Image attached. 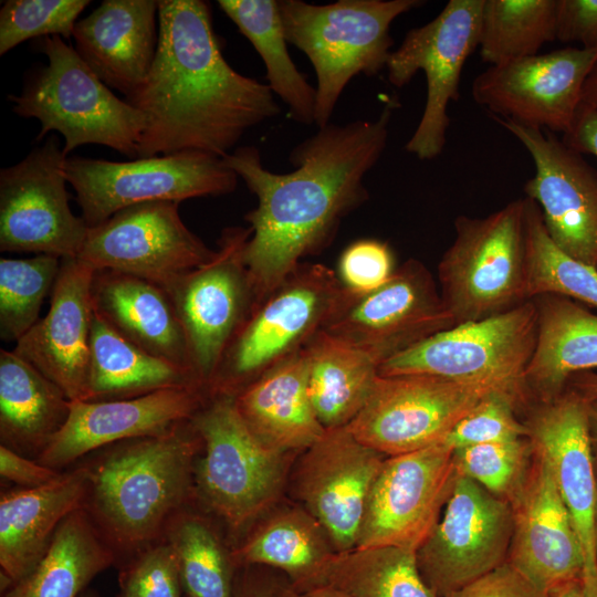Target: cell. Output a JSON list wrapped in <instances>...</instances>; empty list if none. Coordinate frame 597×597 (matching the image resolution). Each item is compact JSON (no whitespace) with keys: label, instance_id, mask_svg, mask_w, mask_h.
Returning a JSON list of instances; mask_svg holds the SVG:
<instances>
[{"label":"cell","instance_id":"1","mask_svg":"<svg viewBox=\"0 0 597 597\" xmlns=\"http://www.w3.org/2000/svg\"><path fill=\"white\" fill-rule=\"evenodd\" d=\"M397 102L374 119L328 123L298 143L287 174L268 170L254 146L222 159L258 198L244 219L252 229L245 262L256 305L280 286L306 255L325 248L342 219L368 199L366 174L386 149Z\"/></svg>","mask_w":597,"mask_h":597},{"label":"cell","instance_id":"2","mask_svg":"<svg viewBox=\"0 0 597 597\" xmlns=\"http://www.w3.org/2000/svg\"><path fill=\"white\" fill-rule=\"evenodd\" d=\"M153 66L126 101L145 117L137 158L200 151L223 158L281 113L268 84L224 59L202 0H159Z\"/></svg>","mask_w":597,"mask_h":597},{"label":"cell","instance_id":"3","mask_svg":"<svg viewBox=\"0 0 597 597\" xmlns=\"http://www.w3.org/2000/svg\"><path fill=\"white\" fill-rule=\"evenodd\" d=\"M201 446L189 420L159 436L108 446L83 462L90 473L83 509L118 559L160 542L169 520L193 503Z\"/></svg>","mask_w":597,"mask_h":597},{"label":"cell","instance_id":"4","mask_svg":"<svg viewBox=\"0 0 597 597\" xmlns=\"http://www.w3.org/2000/svg\"><path fill=\"white\" fill-rule=\"evenodd\" d=\"M48 63L35 69L18 95H8L13 112L41 124L36 140L52 130L64 138L63 154L96 144L137 159L145 128L143 113L118 98L62 36L40 38Z\"/></svg>","mask_w":597,"mask_h":597},{"label":"cell","instance_id":"5","mask_svg":"<svg viewBox=\"0 0 597 597\" xmlns=\"http://www.w3.org/2000/svg\"><path fill=\"white\" fill-rule=\"evenodd\" d=\"M421 0H338L313 4L280 0L287 43L301 50L316 73L314 124L325 126L348 82L386 67L394 40L389 30L399 15Z\"/></svg>","mask_w":597,"mask_h":597},{"label":"cell","instance_id":"6","mask_svg":"<svg viewBox=\"0 0 597 597\" xmlns=\"http://www.w3.org/2000/svg\"><path fill=\"white\" fill-rule=\"evenodd\" d=\"M528 197L483 218L458 216L438 264L440 294L455 325L505 313L526 301Z\"/></svg>","mask_w":597,"mask_h":597},{"label":"cell","instance_id":"7","mask_svg":"<svg viewBox=\"0 0 597 597\" xmlns=\"http://www.w3.org/2000/svg\"><path fill=\"white\" fill-rule=\"evenodd\" d=\"M202 446L193 470V502L240 532L277 500L287 453L264 446L248 429L228 395L208 396L191 419Z\"/></svg>","mask_w":597,"mask_h":597},{"label":"cell","instance_id":"8","mask_svg":"<svg viewBox=\"0 0 597 597\" xmlns=\"http://www.w3.org/2000/svg\"><path fill=\"white\" fill-rule=\"evenodd\" d=\"M536 338L537 310L530 300L500 315L439 332L383 363L378 375L423 374L485 385L527 410L533 400L525 371Z\"/></svg>","mask_w":597,"mask_h":597},{"label":"cell","instance_id":"9","mask_svg":"<svg viewBox=\"0 0 597 597\" xmlns=\"http://www.w3.org/2000/svg\"><path fill=\"white\" fill-rule=\"evenodd\" d=\"M344 292L335 271L302 263L254 307L227 349L208 395L234 397L304 348L331 318Z\"/></svg>","mask_w":597,"mask_h":597},{"label":"cell","instance_id":"10","mask_svg":"<svg viewBox=\"0 0 597 597\" xmlns=\"http://www.w3.org/2000/svg\"><path fill=\"white\" fill-rule=\"evenodd\" d=\"M64 175L88 228L143 202L227 195L239 180L222 158L200 151L128 161L71 156L65 159Z\"/></svg>","mask_w":597,"mask_h":597},{"label":"cell","instance_id":"11","mask_svg":"<svg viewBox=\"0 0 597 597\" xmlns=\"http://www.w3.org/2000/svg\"><path fill=\"white\" fill-rule=\"evenodd\" d=\"M250 227H228L214 254L166 287L185 332L190 369L206 389L256 303L245 262Z\"/></svg>","mask_w":597,"mask_h":597},{"label":"cell","instance_id":"12","mask_svg":"<svg viewBox=\"0 0 597 597\" xmlns=\"http://www.w3.org/2000/svg\"><path fill=\"white\" fill-rule=\"evenodd\" d=\"M484 0H450L431 21L409 30L392 51L386 69L396 87L407 85L418 71L427 81V98L420 122L405 149L421 160L438 157L450 125V102L460 97L464 63L479 48Z\"/></svg>","mask_w":597,"mask_h":597},{"label":"cell","instance_id":"13","mask_svg":"<svg viewBox=\"0 0 597 597\" xmlns=\"http://www.w3.org/2000/svg\"><path fill=\"white\" fill-rule=\"evenodd\" d=\"M491 391L496 390L432 375H378L363 409L346 427L386 457L405 454L443 441Z\"/></svg>","mask_w":597,"mask_h":597},{"label":"cell","instance_id":"14","mask_svg":"<svg viewBox=\"0 0 597 597\" xmlns=\"http://www.w3.org/2000/svg\"><path fill=\"white\" fill-rule=\"evenodd\" d=\"M454 325L429 270L409 259L370 293L354 295L345 290L322 329L366 354L379 367Z\"/></svg>","mask_w":597,"mask_h":597},{"label":"cell","instance_id":"15","mask_svg":"<svg viewBox=\"0 0 597 597\" xmlns=\"http://www.w3.org/2000/svg\"><path fill=\"white\" fill-rule=\"evenodd\" d=\"M56 136L0 170V251L76 259L88 232L70 207Z\"/></svg>","mask_w":597,"mask_h":597},{"label":"cell","instance_id":"16","mask_svg":"<svg viewBox=\"0 0 597 597\" xmlns=\"http://www.w3.org/2000/svg\"><path fill=\"white\" fill-rule=\"evenodd\" d=\"M512 534L510 503L457 474L437 524L416 552L421 576L444 597L506 563Z\"/></svg>","mask_w":597,"mask_h":597},{"label":"cell","instance_id":"17","mask_svg":"<svg viewBox=\"0 0 597 597\" xmlns=\"http://www.w3.org/2000/svg\"><path fill=\"white\" fill-rule=\"evenodd\" d=\"M179 203L149 201L117 211L88 229L76 259L95 271H119L168 287L214 254L184 223Z\"/></svg>","mask_w":597,"mask_h":597},{"label":"cell","instance_id":"18","mask_svg":"<svg viewBox=\"0 0 597 597\" xmlns=\"http://www.w3.org/2000/svg\"><path fill=\"white\" fill-rule=\"evenodd\" d=\"M443 441L384 460L371 485L356 548L417 552L437 524L457 478Z\"/></svg>","mask_w":597,"mask_h":597},{"label":"cell","instance_id":"19","mask_svg":"<svg viewBox=\"0 0 597 597\" xmlns=\"http://www.w3.org/2000/svg\"><path fill=\"white\" fill-rule=\"evenodd\" d=\"M531 155L535 174L524 185L549 239L566 255L597 269V170L554 133L491 116Z\"/></svg>","mask_w":597,"mask_h":597},{"label":"cell","instance_id":"20","mask_svg":"<svg viewBox=\"0 0 597 597\" xmlns=\"http://www.w3.org/2000/svg\"><path fill=\"white\" fill-rule=\"evenodd\" d=\"M596 64L597 48L567 46L490 66L475 76L471 94L490 116L564 134Z\"/></svg>","mask_w":597,"mask_h":597},{"label":"cell","instance_id":"21","mask_svg":"<svg viewBox=\"0 0 597 597\" xmlns=\"http://www.w3.org/2000/svg\"><path fill=\"white\" fill-rule=\"evenodd\" d=\"M588 401L566 388L558 397L533 402L523 420L533 449L548 462L570 515L584 558L583 582L597 597L595 509L597 474L588 428Z\"/></svg>","mask_w":597,"mask_h":597},{"label":"cell","instance_id":"22","mask_svg":"<svg viewBox=\"0 0 597 597\" xmlns=\"http://www.w3.org/2000/svg\"><path fill=\"white\" fill-rule=\"evenodd\" d=\"M386 455L358 441L347 427L325 429L293 473V491L325 528L337 554L356 548L371 485Z\"/></svg>","mask_w":597,"mask_h":597},{"label":"cell","instance_id":"23","mask_svg":"<svg viewBox=\"0 0 597 597\" xmlns=\"http://www.w3.org/2000/svg\"><path fill=\"white\" fill-rule=\"evenodd\" d=\"M207 398L200 387H181L129 399L71 401L66 422L36 461L64 471L108 446L166 433L191 420Z\"/></svg>","mask_w":597,"mask_h":597},{"label":"cell","instance_id":"24","mask_svg":"<svg viewBox=\"0 0 597 597\" xmlns=\"http://www.w3.org/2000/svg\"><path fill=\"white\" fill-rule=\"evenodd\" d=\"M510 505L513 534L506 563L543 594L582 578L584 558L576 530L548 462L534 449Z\"/></svg>","mask_w":597,"mask_h":597},{"label":"cell","instance_id":"25","mask_svg":"<svg viewBox=\"0 0 597 597\" xmlns=\"http://www.w3.org/2000/svg\"><path fill=\"white\" fill-rule=\"evenodd\" d=\"M94 273L78 259L62 260L48 313L12 349L56 384L71 401L84 400L86 395Z\"/></svg>","mask_w":597,"mask_h":597},{"label":"cell","instance_id":"26","mask_svg":"<svg viewBox=\"0 0 597 597\" xmlns=\"http://www.w3.org/2000/svg\"><path fill=\"white\" fill-rule=\"evenodd\" d=\"M72 36L97 77L128 97L144 83L156 56L158 1L104 0L76 22Z\"/></svg>","mask_w":597,"mask_h":597},{"label":"cell","instance_id":"27","mask_svg":"<svg viewBox=\"0 0 597 597\" xmlns=\"http://www.w3.org/2000/svg\"><path fill=\"white\" fill-rule=\"evenodd\" d=\"M88 483V469L81 463L41 486L1 492V593L34 568L62 521L84 506Z\"/></svg>","mask_w":597,"mask_h":597},{"label":"cell","instance_id":"28","mask_svg":"<svg viewBox=\"0 0 597 597\" xmlns=\"http://www.w3.org/2000/svg\"><path fill=\"white\" fill-rule=\"evenodd\" d=\"M92 300L95 312L125 338L191 371L185 332L166 289L133 274L96 270Z\"/></svg>","mask_w":597,"mask_h":597},{"label":"cell","instance_id":"29","mask_svg":"<svg viewBox=\"0 0 597 597\" xmlns=\"http://www.w3.org/2000/svg\"><path fill=\"white\" fill-rule=\"evenodd\" d=\"M234 404L253 436L280 452L304 451L325 431L310 399L303 348L243 388Z\"/></svg>","mask_w":597,"mask_h":597},{"label":"cell","instance_id":"30","mask_svg":"<svg viewBox=\"0 0 597 597\" xmlns=\"http://www.w3.org/2000/svg\"><path fill=\"white\" fill-rule=\"evenodd\" d=\"M532 300L537 338L525 383L533 402H544L564 392L574 374L597 368V315L558 294Z\"/></svg>","mask_w":597,"mask_h":597},{"label":"cell","instance_id":"31","mask_svg":"<svg viewBox=\"0 0 597 597\" xmlns=\"http://www.w3.org/2000/svg\"><path fill=\"white\" fill-rule=\"evenodd\" d=\"M71 400L13 350L0 349V441L35 459L62 429Z\"/></svg>","mask_w":597,"mask_h":597},{"label":"cell","instance_id":"32","mask_svg":"<svg viewBox=\"0 0 597 597\" xmlns=\"http://www.w3.org/2000/svg\"><path fill=\"white\" fill-rule=\"evenodd\" d=\"M234 565H266L285 572L292 586L325 583L337 554L323 525L303 506L282 507L264 516L231 551Z\"/></svg>","mask_w":597,"mask_h":597},{"label":"cell","instance_id":"33","mask_svg":"<svg viewBox=\"0 0 597 597\" xmlns=\"http://www.w3.org/2000/svg\"><path fill=\"white\" fill-rule=\"evenodd\" d=\"M181 387L205 389L190 370L147 353L94 310L90 370L82 401L129 399Z\"/></svg>","mask_w":597,"mask_h":597},{"label":"cell","instance_id":"34","mask_svg":"<svg viewBox=\"0 0 597 597\" xmlns=\"http://www.w3.org/2000/svg\"><path fill=\"white\" fill-rule=\"evenodd\" d=\"M117 561L82 507L62 521L39 563L1 597H81L90 582Z\"/></svg>","mask_w":597,"mask_h":597},{"label":"cell","instance_id":"35","mask_svg":"<svg viewBox=\"0 0 597 597\" xmlns=\"http://www.w3.org/2000/svg\"><path fill=\"white\" fill-rule=\"evenodd\" d=\"M303 349L308 395L318 421L325 429L348 426L371 391L378 365L324 329Z\"/></svg>","mask_w":597,"mask_h":597},{"label":"cell","instance_id":"36","mask_svg":"<svg viewBox=\"0 0 597 597\" xmlns=\"http://www.w3.org/2000/svg\"><path fill=\"white\" fill-rule=\"evenodd\" d=\"M218 6L259 53L268 85L289 107L292 118L314 123L316 90L289 54L279 1L219 0Z\"/></svg>","mask_w":597,"mask_h":597},{"label":"cell","instance_id":"37","mask_svg":"<svg viewBox=\"0 0 597 597\" xmlns=\"http://www.w3.org/2000/svg\"><path fill=\"white\" fill-rule=\"evenodd\" d=\"M324 584L350 597H439L421 576L416 552L394 546L336 554Z\"/></svg>","mask_w":597,"mask_h":597},{"label":"cell","instance_id":"38","mask_svg":"<svg viewBox=\"0 0 597 597\" xmlns=\"http://www.w3.org/2000/svg\"><path fill=\"white\" fill-rule=\"evenodd\" d=\"M161 541L174 549L187 597H233L232 559L216 527L191 505L174 515Z\"/></svg>","mask_w":597,"mask_h":597},{"label":"cell","instance_id":"39","mask_svg":"<svg viewBox=\"0 0 597 597\" xmlns=\"http://www.w3.org/2000/svg\"><path fill=\"white\" fill-rule=\"evenodd\" d=\"M557 0H484L480 55L502 65L538 54L555 41Z\"/></svg>","mask_w":597,"mask_h":597},{"label":"cell","instance_id":"40","mask_svg":"<svg viewBox=\"0 0 597 597\" xmlns=\"http://www.w3.org/2000/svg\"><path fill=\"white\" fill-rule=\"evenodd\" d=\"M62 259L35 254L0 259V336L17 343L40 320L45 296L55 284Z\"/></svg>","mask_w":597,"mask_h":597},{"label":"cell","instance_id":"41","mask_svg":"<svg viewBox=\"0 0 597 597\" xmlns=\"http://www.w3.org/2000/svg\"><path fill=\"white\" fill-rule=\"evenodd\" d=\"M527 272L530 300L542 294H558L597 307V269L572 259L553 243L541 209L532 199Z\"/></svg>","mask_w":597,"mask_h":597},{"label":"cell","instance_id":"42","mask_svg":"<svg viewBox=\"0 0 597 597\" xmlns=\"http://www.w3.org/2000/svg\"><path fill=\"white\" fill-rule=\"evenodd\" d=\"M533 458L530 439L520 438L453 451L457 473L510 503L523 484Z\"/></svg>","mask_w":597,"mask_h":597},{"label":"cell","instance_id":"43","mask_svg":"<svg viewBox=\"0 0 597 597\" xmlns=\"http://www.w3.org/2000/svg\"><path fill=\"white\" fill-rule=\"evenodd\" d=\"M88 0H7L0 9V55L34 38L69 40Z\"/></svg>","mask_w":597,"mask_h":597},{"label":"cell","instance_id":"44","mask_svg":"<svg viewBox=\"0 0 597 597\" xmlns=\"http://www.w3.org/2000/svg\"><path fill=\"white\" fill-rule=\"evenodd\" d=\"M520 408L510 396L491 391L470 410L443 439L451 449L509 441L527 437L526 426L519 419Z\"/></svg>","mask_w":597,"mask_h":597},{"label":"cell","instance_id":"45","mask_svg":"<svg viewBox=\"0 0 597 597\" xmlns=\"http://www.w3.org/2000/svg\"><path fill=\"white\" fill-rule=\"evenodd\" d=\"M182 589L177 556L160 541L127 559L118 597H181Z\"/></svg>","mask_w":597,"mask_h":597},{"label":"cell","instance_id":"46","mask_svg":"<svg viewBox=\"0 0 597 597\" xmlns=\"http://www.w3.org/2000/svg\"><path fill=\"white\" fill-rule=\"evenodd\" d=\"M337 276L354 295H364L383 286L395 268L392 251L385 242L363 239L350 243L341 254Z\"/></svg>","mask_w":597,"mask_h":597},{"label":"cell","instance_id":"47","mask_svg":"<svg viewBox=\"0 0 597 597\" xmlns=\"http://www.w3.org/2000/svg\"><path fill=\"white\" fill-rule=\"evenodd\" d=\"M555 39L597 48V0H557Z\"/></svg>","mask_w":597,"mask_h":597},{"label":"cell","instance_id":"48","mask_svg":"<svg viewBox=\"0 0 597 597\" xmlns=\"http://www.w3.org/2000/svg\"><path fill=\"white\" fill-rule=\"evenodd\" d=\"M444 597H545L509 563Z\"/></svg>","mask_w":597,"mask_h":597},{"label":"cell","instance_id":"49","mask_svg":"<svg viewBox=\"0 0 597 597\" xmlns=\"http://www.w3.org/2000/svg\"><path fill=\"white\" fill-rule=\"evenodd\" d=\"M56 471L0 444V475L18 488H36L53 481Z\"/></svg>","mask_w":597,"mask_h":597},{"label":"cell","instance_id":"50","mask_svg":"<svg viewBox=\"0 0 597 597\" xmlns=\"http://www.w3.org/2000/svg\"><path fill=\"white\" fill-rule=\"evenodd\" d=\"M563 143L570 149L597 157V107L577 109L569 129L563 134Z\"/></svg>","mask_w":597,"mask_h":597},{"label":"cell","instance_id":"51","mask_svg":"<svg viewBox=\"0 0 597 597\" xmlns=\"http://www.w3.org/2000/svg\"><path fill=\"white\" fill-rule=\"evenodd\" d=\"M271 597H350L345 591L323 584L306 589H297L293 586L279 587L271 591Z\"/></svg>","mask_w":597,"mask_h":597},{"label":"cell","instance_id":"52","mask_svg":"<svg viewBox=\"0 0 597 597\" xmlns=\"http://www.w3.org/2000/svg\"><path fill=\"white\" fill-rule=\"evenodd\" d=\"M566 388L576 391L586 400L597 399V373L593 370L574 374L567 381Z\"/></svg>","mask_w":597,"mask_h":597},{"label":"cell","instance_id":"53","mask_svg":"<svg viewBox=\"0 0 597 597\" xmlns=\"http://www.w3.org/2000/svg\"><path fill=\"white\" fill-rule=\"evenodd\" d=\"M545 597H588L582 578H577L554 587Z\"/></svg>","mask_w":597,"mask_h":597},{"label":"cell","instance_id":"54","mask_svg":"<svg viewBox=\"0 0 597 597\" xmlns=\"http://www.w3.org/2000/svg\"><path fill=\"white\" fill-rule=\"evenodd\" d=\"M597 107V64L586 80L577 109Z\"/></svg>","mask_w":597,"mask_h":597},{"label":"cell","instance_id":"55","mask_svg":"<svg viewBox=\"0 0 597 597\" xmlns=\"http://www.w3.org/2000/svg\"><path fill=\"white\" fill-rule=\"evenodd\" d=\"M588 401V400H587ZM588 428L594 455V463L597 474V399L588 401Z\"/></svg>","mask_w":597,"mask_h":597},{"label":"cell","instance_id":"56","mask_svg":"<svg viewBox=\"0 0 597 597\" xmlns=\"http://www.w3.org/2000/svg\"><path fill=\"white\" fill-rule=\"evenodd\" d=\"M233 597H271V591L243 585L235 595L233 593Z\"/></svg>","mask_w":597,"mask_h":597},{"label":"cell","instance_id":"57","mask_svg":"<svg viewBox=\"0 0 597 597\" xmlns=\"http://www.w3.org/2000/svg\"><path fill=\"white\" fill-rule=\"evenodd\" d=\"M595 536H596V546H597V498H596V509H595Z\"/></svg>","mask_w":597,"mask_h":597},{"label":"cell","instance_id":"58","mask_svg":"<svg viewBox=\"0 0 597 597\" xmlns=\"http://www.w3.org/2000/svg\"><path fill=\"white\" fill-rule=\"evenodd\" d=\"M81 597H97V595L91 590H85Z\"/></svg>","mask_w":597,"mask_h":597}]
</instances>
